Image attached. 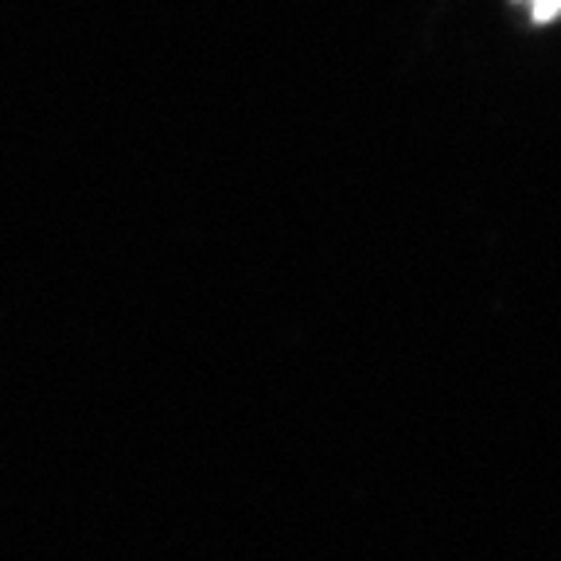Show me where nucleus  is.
Listing matches in <instances>:
<instances>
[{
  "label": "nucleus",
  "instance_id": "f257e3e1",
  "mask_svg": "<svg viewBox=\"0 0 561 561\" xmlns=\"http://www.w3.org/2000/svg\"><path fill=\"white\" fill-rule=\"evenodd\" d=\"M535 24H553L561 16V0H518Z\"/></svg>",
  "mask_w": 561,
  "mask_h": 561
}]
</instances>
